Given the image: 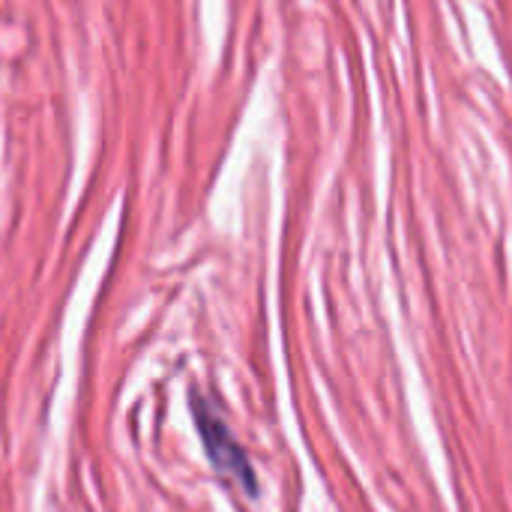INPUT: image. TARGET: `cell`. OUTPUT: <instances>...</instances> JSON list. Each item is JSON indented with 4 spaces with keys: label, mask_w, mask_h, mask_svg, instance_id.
Returning <instances> with one entry per match:
<instances>
[{
    "label": "cell",
    "mask_w": 512,
    "mask_h": 512,
    "mask_svg": "<svg viewBox=\"0 0 512 512\" xmlns=\"http://www.w3.org/2000/svg\"><path fill=\"white\" fill-rule=\"evenodd\" d=\"M192 411H195L198 435H201V441H204V450H207L213 468H216L222 477H228V480L240 483L243 489L255 492L252 465H249L243 447L237 444V438L231 435V429L222 423V417H219L207 402H201V399L192 402Z\"/></svg>",
    "instance_id": "6da1fadb"
}]
</instances>
